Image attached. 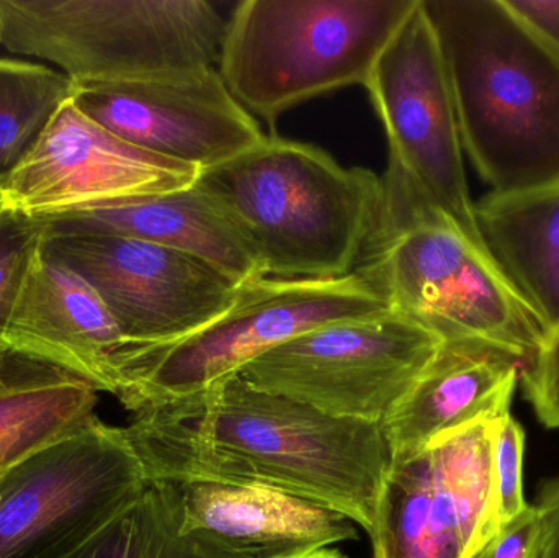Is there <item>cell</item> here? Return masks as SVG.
Segmentation results:
<instances>
[{"label": "cell", "instance_id": "cell-5", "mask_svg": "<svg viewBox=\"0 0 559 558\" xmlns=\"http://www.w3.org/2000/svg\"><path fill=\"white\" fill-rule=\"evenodd\" d=\"M229 13L210 0H0V45L78 87L133 84L215 68Z\"/></svg>", "mask_w": 559, "mask_h": 558}, {"label": "cell", "instance_id": "cell-10", "mask_svg": "<svg viewBox=\"0 0 559 558\" xmlns=\"http://www.w3.org/2000/svg\"><path fill=\"white\" fill-rule=\"evenodd\" d=\"M443 340L391 308L335 321L246 364L239 376L265 392L337 418L381 423L439 356Z\"/></svg>", "mask_w": 559, "mask_h": 558}, {"label": "cell", "instance_id": "cell-26", "mask_svg": "<svg viewBox=\"0 0 559 558\" xmlns=\"http://www.w3.org/2000/svg\"><path fill=\"white\" fill-rule=\"evenodd\" d=\"M521 383L538 422L559 431V324L522 367Z\"/></svg>", "mask_w": 559, "mask_h": 558}, {"label": "cell", "instance_id": "cell-3", "mask_svg": "<svg viewBox=\"0 0 559 558\" xmlns=\"http://www.w3.org/2000/svg\"><path fill=\"white\" fill-rule=\"evenodd\" d=\"M197 183L248 239L265 277L280 281L352 274L380 212L377 174L277 134L202 170Z\"/></svg>", "mask_w": 559, "mask_h": 558}, {"label": "cell", "instance_id": "cell-28", "mask_svg": "<svg viewBox=\"0 0 559 558\" xmlns=\"http://www.w3.org/2000/svg\"><path fill=\"white\" fill-rule=\"evenodd\" d=\"M508 9L559 58V0H504Z\"/></svg>", "mask_w": 559, "mask_h": 558}, {"label": "cell", "instance_id": "cell-12", "mask_svg": "<svg viewBox=\"0 0 559 558\" xmlns=\"http://www.w3.org/2000/svg\"><path fill=\"white\" fill-rule=\"evenodd\" d=\"M202 170L124 143L74 98L0 186V205L45 219L193 186Z\"/></svg>", "mask_w": 559, "mask_h": 558}, {"label": "cell", "instance_id": "cell-2", "mask_svg": "<svg viewBox=\"0 0 559 558\" xmlns=\"http://www.w3.org/2000/svg\"><path fill=\"white\" fill-rule=\"evenodd\" d=\"M463 153L498 195L559 187V58L504 0H420Z\"/></svg>", "mask_w": 559, "mask_h": 558}, {"label": "cell", "instance_id": "cell-16", "mask_svg": "<svg viewBox=\"0 0 559 558\" xmlns=\"http://www.w3.org/2000/svg\"><path fill=\"white\" fill-rule=\"evenodd\" d=\"M41 222L48 231L121 236L174 249L209 262L241 285L265 277L248 239L197 182Z\"/></svg>", "mask_w": 559, "mask_h": 558}, {"label": "cell", "instance_id": "cell-9", "mask_svg": "<svg viewBox=\"0 0 559 558\" xmlns=\"http://www.w3.org/2000/svg\"><path fill=\"white\" fill-rule=\"evenodd\" d=\"M150 485L124 428L95 418L0 477V558H66Z\"/></svg>", "mask_w": 559, "mask_h": 558}, {"label": "cell", "instance_id": "cell-23", "mask_svg": "<svg viewBox=\"0 0 559 558\" xmlns=\"http://www.w3.org/2000/svg\"><path fill=\"white\" fill-rule=\"evenodd\" d=\"M78 85L48 66L0 58V186L29 156Z\"/></svg>", "mask_w": 559, "mask_h": 558}, {"label": "cell", "instance_id": "cell-29", "mask_svg": "<svg viewBox=\"0 0 559 558\" xmlns=\"http://www.w3.org/2000/svg\"><path fill=\"white\" fill-rule=\"evenodd\" d=\"M534 504L542 518L540 546L535 558H559V477L542 485Z\"/></svg>", "mask_w": 559, "mask_h": 558}, {"label": "cell", "instance_id": "cell-11", "mask_svg": "<svg viewBox=\"0 0 559 558\" xmlns=\"http://www.w3.org/2000/svg\"><path fill=\"white\" fill-rule=\"evenodd\" d=\"M43 248L104 301L127 343L124 359L197 333L245 287L209 262L121 236L45 228Z\"/></svg>", "mask_w": 559, "mask_h": 558}, {"label": "cell", "instance_id": "cell-21", "mask_svg": "<svg viewBox=\"0 0 559 558\" xmlns=\"http://www.w3.org/2000/svg\"><path fill=\"white\" fill-rule=\"evenodd\" d=\"M496 419V418H495ZM495 419H481L429 446L437 484L452 503L466 558L496 534L492 439Z\"/></svg>", "mask_w": 559, "mask_h": 558}, {"label": "cell", "instance_id": "cell-7", "mask_svg": "<svg viewBox=\"0 0 559 558\" xmlns=\"http://www.w3.org/2000/svg\"><path fill=\"white\" fill-rule=\"evenodd\" d=\"M390 310L377 282L361 269L331 281L259 278L197 333L127 356L118 400L133 415L183 402L299 334Z\"/></svg>", "mask_w": 559, "mask_h": 558}, {"label": "cell", "instance_id": "cell-22", "mask_svg": "<svg viewBox=\"0 0 559 558\" xmlns=\"http://www.w3.org/2000/svg\"><path fill=\"white\" fill-rule=\"evenodd\" d=\"M66 558H233L182 530V510L170 482L146 490Z\"/></svg>", "mask_w": 559, "mask_h": 558}, {"label": "cell", "instance_id": "cell-6", "mask_svg": "<svg viewBox=\"0 0 559 558\" xmlns=\"http://www.w3.org/2000/svg\"><path fill=\"white\" fill-rule=\"evenodd\" d=\"M365 88L390 143L370 239L440 219L491 254L469 193L445 66L420 0L384 46Z\"/></svg>", "mask_w": 559, "mask_h": 558}, {"label": "cell", "instance_id": "cell-17", "mask_svg": "<svg viewBox=\"0 0 559 558\" xmlns=\"http://www.w3.org/2000/svg\"><path fill=\"white\" fill-rule=\"evenodd\" d=\"M522 363L478 344H443L400 405L381 422L391 459L416 454L436 439L511 412Z\"/></svg>", "mask_w": 559, "mask_h": 558}, {"label": "cell", "instance_id": "cell-25", "mask_svg": "<svg viewBox=\"0 0 559 558\" xmlns=\"http://www.w3.org/2000/svg\"><path fill=\"white\" fill-rule=\"evenodd\" d=\"M525 429L511 412L495 419L492 472H495L496 533L528 508L524 490Z\"/></svg>", "mask_w": 559, "mask_h": 558}, {"label": "cell", "instance_id": "cell-24", "mask_svg": "<svg viewBox=\"0 0 559 558\" xmlns=\"http://www.w3.org/2000/svg\"><path fill=\"white\" fill-rule=\"evenodd\" d=\"M41 219L0 205V359L5 354V333L41 251Z\"/></svg>", "mask_w": 559, "mask_h": 558}, {"label": "cell", "instance_id": "cell-8", "mask_svg": "<svg viewBox=\"0 0 559 558\" xmlns=\"http://www.w3.org/2000/svg\"><path fill=\"white\" fill-rule=\"evenodd\" d=\"M357 269L393 310L445 344L491 347L524 367L544 341L540 321L496 259L449 223L426 219L370 239Z\"/></svg>", "mask_w": 559, "mask_h": 558}, {"label": "cell", "instance_id": "cell-1", "mask_svg": "<svg viewBox=\"0 0 559 558\" xmlns=\"http://www.w3.org/2000/svg\"><path fill=\"white\" fill-rule=\"evenodd\" d=\"M150 480L267 485L373 530L391 452L381 423L337 418L239 373L192 399L136 413L124 428Z\"/></svg>", "mask_w": 559, "mask_h": 558}, {"label": "cell", "instance_id": "cell-19", "mask_svg": "<svg viewBox=\"0 0 559 558\" xmlns=\"http://www.w3.org/2000/svg\"><path fill=\"white\" fill-rule=\"evenodd\" d=\"M476 218L499 268L545 334L559 324V187L476 202Z\"/></svg>", "mask_w": 559, "mask_h": 558}, {"label": "cell", "instance_id": "cell-18", "mask_svg": "<svg viewBox=\"0 0 559 558\" xmlns=\"http://www.w3.org/2000/svg\"><path fill=\"white\" fill-rule=\"evenodd\" d=\"M97 390L45 360L5 351L0 359V477L94 422Z\"/></svg>", "mask_w": 559, "mask_h": 558}, {"label": "cell", "instance_id": "cell-20", "mask_svg": "<svg viewBox=\"0 0 559 558\" xmlns=\"http://www.w3.org/2000/svg\"><path fill=\"white\" fill-rule=\"evenodd\" d=\"M373 558H466L459 520L429 449L391 459L368 534Z\"/></svg>", "mask_w": 559, "mask_h": 558}, {"label": "cell", "instance_id": "cell-15", "mask_svg": "<svg viewBox=\"0 0 559 558\" xmlns=\"http://www.w3.org/2000/svg\"><path fill=\"white\" fill-rule=\"evenodd\" d=\"M5 347L120 396L127 343L104 301L41 246L5 333Z\"/></svg>", "mask_w": 559, "mask_h": 558}, {"label": "cell", "instance_id": "cell-13", "mask_svg": "<svg viewBox=\"0 0 559 558\" xmlns=\"http://www.w3.org/2000/svg\"><path fill=\"white\" fill-rule=\"evenodd\" d=\"M85 117L124 143L205 170L264 140L261 124L226 87L218 69L133 84L78 87Z\"/></svg>", "mask_w": 559, "mask_h": 558}, {"label": "cell", "instance_id": "cell-4", "mask_svg": "<svg viewBox=\"0 0 559 558\" xmlns=\"http://www.w3.org/2000/svg\"><path fill=\"white\" fill-rule=\"evenodd\" d=\"M419 0H242L229 13L218 72L272 128L309 98L367 84Z\"/></svg>", "mask_w": 559, "mask_h": 558}, {"label": "cell", "instance_id": "cell-14", "mask_svg": "<svg viewBox=\"0 0 559 558\" xmlns=\"http://www.w3.org/2000/svg\"><path fill=\"white\" fill-rule=\"evenodd\" d=\"M170 484L182 530L233 558H301L358 539L354 521L267 485L213 477Z\"/></svg>", "mask_w": 559, "mask_h": 558}, {"label": "cell", "instance_id": "cell-27", "mask_svg": "<svg viewBox=\"0 0 559 558\" xmlns=\"http://www.w3.org/2000/svg\"><path fill=\"white\" fill-rule=\"evenodd\" d=\"M542 518L535 504L502 526L473 558H535L540 546Z\"/></svg>", "mask_w": 559, "mask_h": 558}, {"label": "cell", "instance_id": "cell-30", "mask_svg": "<svg viewBox=\"0 0 559 558\" xmlns=\"http://www.w3.org/2000/svg\"><path fill=\"white\" fill-rule=\"evenodd\" d=\"M301 558H347L342 556L338 550H332V549H322L319 550V553L311 554V556H306Z\"/></svg>", "mask_w": 559, "mask_h": 558}]
</instances>
